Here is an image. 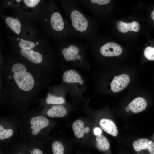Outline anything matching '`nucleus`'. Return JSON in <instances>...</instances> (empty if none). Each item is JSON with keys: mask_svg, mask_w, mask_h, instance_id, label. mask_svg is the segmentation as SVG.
<instances>
[{"mask_svg": "<svg viewBox=\"0 0 154 154\" xmlns=\"http://www.w3.org/2000/svg\"><path fill=\"white\" fill-rule=\"evenodd\" d=\"M15 80L19 88L25 91L31 90L33 88L34 81L32 74L28 72L15 73L13 75Z\"/></svg>", "mask_w": 154, "mask_h": 154, "instance_id": "obj_1", "label": "nucleus"}, {"mask_svg": "<svg viewBox=\"0 0 154 154\" xmlns=\"http://www.w3.org/2000/svg\"><path fill=\"white\" fill-rule=\"evenodd\" d=\"M71 18L73 26L77 31L82 32L85 31L88 27V21L83 15L78 10L72 11Z\"/></svg>", "mask_w": 154, "mask_h": 154, "instance_id": "obj_2", "label": "nucleus"}, {"mask_svg": "<svg viewBox=\"0 0 154 154\" xmlns=\"http://www.w3.org/2000/svg\"><path fill=\"white\" fill-rule=\"evenodd\" d=\"M101 54L103 56L108 57L117 56L120 55L122 49L118 44L113 42L107 43L100 49Z\"/></svg>", "mask_w": 154, "mask_h": 154, "instance_id": "obj_3", "label": "nucleus"}, {"mask_svg": "<svg viewBox=\"0 0 154 154\" xmlns=\"http://www.w3.org/2000/svg\"><path fill=\"white\" fill-rule=\"evenodd\" d=\"M130 78L126 74H122L115 77L111 83L112 90L116 93L121 91L128 85Z\"/></svg>", "mask_w": 154, "mask_h": 154, "instance_id": "obj_4", "label": "nucleus"}, {"mask_svg": "<svg viewBox=\"0 0 154 154\" xmlns=\"http://www.w3.org/2000/svg\"><path fill=\"white\" fill-rule=\"evenodd\" d=\"M30 123L32 125L31 128L33 129L32 133L33 135H36L39 133L42 129L48 125L49 121L48 119L43 116H37L31 118Z\"/></svg>", "mask_w": 154, "mask_h": 154, "instance_id": "obj_5", "label": "nucleus"}, {"mask_svg": "<svg viewBox=\"0 0 154 154\" xmlns=\"http://www.w3.org/2000/svg\"><path fill=\"white\" fill-rule=\"evenodd\" d=\"M99 125L102 129L109 134L114 137L117 135L118 131L117 126L111 120L102 119L100 121Z\"/></svg>", "mask_w": 154, "mask_h": 154, "instance_id": "obj_6", "label": "nucleus"}, {"mask_svg": "<svg viewBox=\"0 0 154 154\" xmlns=\"http://www.w3.org/2000/svg\"><path fill=\"white\" fill-rule=\"evenodd\" d=\"M116 26L118 31L123 33L132 31L137 32L140 29L139 24L135 21L131 23H127L119 20L117 22Z\"/></svg>", "mask_w": 154, "mask_h": 154, "instance_id": "obj_7", "label": "nucleus"}, {"mask_svg": "<svg viewBox=\"0 0 154 154\" xmlns=\"http://www.w3.org/2000/svg\"><path fill=\"white\" fill-rule=\"evenodd\" d=\"M21 54L28 60L35 64L41 63L42 60V57L39 53L31 49H21Z\"/></svg>", "mask_w": 154, "mask_h": 154, "instance_id": "obj_8", "label": "nucleus"}, {"mask_svg": "<svg viewBox=\"0 0 154 154\" xmlns=\"http://www.w3.org/2000/svg\"><path fill=\"white\" fill-rule=\"evenodd\" d=\"M147 105L146 102L143 98L138 97L133 100L128 105L131 111L134 113L144 110Z\"/></svg>", "mask_w": 154, "mask_h": 154, "instance_id": "obj_9", "label": "nucleus"}, {"mask_svg": "<svg viewBox=\"0 0 154 154\" xmlns=\"http://www.w3.org/2000/svg\"><path fill=\"white\" fill-rule=\"evenodd\" d=\"M63 80L67 83L77 82L82 85L84 83L81 76L74 70H67L64 73Z\"/></svg>", "mask_w": 154, "mask_h": 154, "instance_id": "obj_10", "label": "nucleus"}, {"mask_svg": "<svg viewBox=\"0 0 154 154\" xmlns=\"http://www.w3.org/2000/svg\"><path fill=\"white\" fill-rule=\"evenodd\" d=\"M51 25L55 31H60L64 27V22L60 14L58 12H55L52 15L50 19Z\"/></svg>", "mask_w": 154, "mask_h": 154, "instance_id": "obj_11", "label": "nucleus"}, {"mask_svg": "<svg viewBox=\"0 0 154 154\" xmlns=\"http://www.w3.org/2000/svg\"><path fill=\"white\" fill-rule=\"evenodd\" d=\"M79 51V48L74 45H70L68 48H65L62 50V53L65 60L70 61L74 60Z\"/></svg>", "mask_w": 154, "mask_h": 154, "instance_id": "obj_12", "label": "nucleus"}, {"mask_svg": "<svg viewBox=\"0 0 154 154\" xmlns=\"http://www.w3.org/2000/svg\"><path fill=\"white\" fill-rule=\"evenodd\" d=\"M66 114V109L61 105L54 106L47 112V115L50 117H62L65 116Z\"/></svg>", "mask_w": 154, "mask_h": 154, "instance_id": "obj_13", "label": "nucleus"}, {"mask_svg": "<svg viewBox=\"0 0 154 154\" xmlns=\"http://www.w3.org/2000/svg\"><path fill=\"white\" fill-rule=\"evenodd\" d=\"M72 128L74 134L78 138H81L84 136V124L81 120L78 119L73 123Z\"/></svg>", "mask_w": 154, "mask_h": 154, "instance_id": "obj_14", "label": "nucleus"}, {"mask_svg": "<svg viewBox=\"0 0 154 154\" xmlns=\"http://www.w3.org/2000/svg\"><path fill=\"white\" fill-rule=\"evenodd\" d=\"M5 22L8 26L16 34L19 35L21 31V24L17 19L8 17L5 19Z\"/></svg>", "mask_w": 154, "mask_h": 154, "instance_id": "obj_15", "label": "nucleus"}, {"mask_svg": "<svg viewBox=\"0 0 154 154\" xmlns=\"http://www.w3.org/2000/svg\"><path fill=\"white\" fill-rule=\"evenodd\" d=\"M96 146L97 148L101 151L108 150L110 148V143L106 138L101 135L96 138Z\"/></svg>", "mask_w": 154, "mask_h": 154, "instance_id": "obj_16", "label": "nucleus"}, {"mask_svg": "<svg viewBox=\"0 0 154 154\" xmlns=\"http://www.w3.org/2000/svg\"><path fill=\"white\" fill-rule=\"evenodd\" d=\"M48 97L46 102L48 104H60L65 103L64 98L61 97H56L51 95L50 93L47 94Z\"/></svg>", "mask_w": 154, "mask_h": 154, "instance_id": "obj_17", "label": "nucleus"}, {"mask_svg": "<svg viewBox=\"0 0 154 154\" xmlns=\"http://www.w3.org/2000/svg\"><path fill=\"white\" fill-rule=\"evenodd\" d=\"M52 147L53 154H64V147L60 141H54L52 144Z\"/></svg>", "mask_w": 154, "mask_h": 154, "instance_id": "obj_18", "label": "nucleus"}, {"mask_svg": "<svg viewBox=\"0 0 154 154\" xmlns=\"http://www.w3.org/2000/svg\"><path fill=\"white\" fill-rule=\"evenodd\" d=\"M13 131L11 129H5L1 125H0V139L3 140L5 138H8L12 136Z\"/></svg>", "mask_w": 154, "mask_h": 154, "instance_id": "obj_19", "label": "nucleus"}, {"mask_svg": "<svg viewBox=\"0 0 154 154\" xmlns=\"http://www.w3.org/2000/svg\"><path fill=\"white\" fill-rule=\"evenodd\" d=\"M19 43V46L21 49H31L35 45V43L29 41L21 39Z\"/></svg>", "mask_w": 154, "mask_h": 154, "instance_id": "obj_20", "label": "nucleus"}, {"mask_svg": "<svg viewBox=\"0 0 154 154\" xmlns=\"http://www.w3.org/2000/svg\"><path fill=\"white\" fill-rule=\"evenodd\" d=\"M12 72L15 73H20L26 72L27 69L23 64L17 63L14 64L12 68Z\"/></svg>", "mask_w": 154, "mask_h": 154, "instance_id": "obj_21", "label": "nucleus"}, {"mask_svg": "<svg viewBox=\"0 0 154 154\" xmlns=\"http://www.w3.org/2000/svg\"><path fill=\"white\" fill-rule=\"evenodd\" d=\"M144 54L148 60H154V48L150 46L147 47L144 51Z\"/></svg>", "mask_w": 154, "mask_h": 154, "instance_id": "obj_22", "label": "nucleus"}, {"mask_svg": "<svg viewBox=\"0 0 154 154\" xmlns=\"http://www.w3.org/2000/svg\"><path fill=\"white\" fill-rule=\"evenodd\" d=\"M38 0H24L23 1L25 5L29 7H33L37 5L40 2Z\"/></svg>", "mask_w": 154, "mask_h": 154, "instance_id": "obj_23", "label": "nucleus"}, {"mask_svg": "<svg viewBox=\"0 0 154 154\" xmlns=\"http://www.w3.org/2000/svg\"><path fill=\"white\" fill-rule=\"evenodd\" d=\"M146 149L148 150L150 154H154V142L149 141V144Z\"/></svg>", "mask_w": 154, "mask_h": 154, "instance_id": "obj_24", "label": "nucleus"}, {"mask_svg": "<svg viewBox=\"0 0 154 154\" xmlns=\"http://www.w3.org/2000/svg\"><path fill=\"white\" fill-rule=\"evenodd\" d=\"M110 0H91V1L93 3H96L99 5H103L109 3Z\"/></svg>", "mask_w": 154, "mask_h": 154, "instance_id": "obj_25", "label": "nucleus"}, {"mask_svg": "<svg viewBox=\"0 0 154 154\" xmlns=\"http://www.w3.org/2000/svg\"><path fill=\"white\" fill-rule=\"evenodd\" d=\"M94 131L95 135L97 137L101 135L102 133L101 129L98 127L95 128L94 130Z\"/></svg>", "mask_w": 154, "mask_h": 154, "instance_id": "obj_26", "label": "nucleus"}, {"mask_svg": "<svg viewBox=\"0 0 154 154\" xmlns=\"http://www.w3.org/2000/svg\"><path fill=\"white\" fill-rule=\"evenodd\" d=\"M33 154H43L41 150L38 149H35L33 151Z\"/></svg>", "mask_w": 154, "mask_h": 154, "instance_id": "obj_27", "label": "nucleus"}, {"mask_svg": "<svg viewBox=\"0 0 154 154\" xmlns=\"http://www.w3.org/2000/svg\"><path fill=\"white\" fill-rule=\"evenodd\" d=\"M89 131V129L88 127L84 128V133H88Z\"/></svg>", "mask_w": 154, "mask_h": 154, "instance_id": "obj_28", "label": "nucleus"}, {"mask_svg": "<svg viewBox=\"0 0 154 154\" xmlns=\"http://www.w3.org/2000/svg\"><path fill=\"white\" fill-rule=\"evenodd\" d=\"M151 17L153 20L154 21V10L151 13Z\"/></svg>", "mask_w": 154, "mask_h": 154, "instance_id": "obj_29", "label": "nucleus"}, {"mask_svg": "<svg viewBox=\"0 0 154 154\" xmlns=\"http://www.w3.org/2000/svg\"><path fill=\"white\" fill-rule=\"evenodd\" d=\"M130 109L128 106H127L125 108V110L127 112H129L130 110Z\"/></svg>", "mask_w": 154, "mask_h": 154, "instance_id": "obj_30", "label": "nucleus"}, {"mask_svg": "<svg viewBox=\"0 0 154 154\" xmlns=\"http://www.w3.org/2000/svg\"><path fill=\"white\" fill-rule=\"evenodd\" d=\"M30 153L31 154H33V151H30Z\"/></svg>", "mask_w": 154, "mask_h": 154, "instance_id": "obj_31", "label": "nucleus"}, {"mask_svg": "<svg viewBox=\"0 0 154 154\" xmlns=\"http://www.w3.org/2000/svg\"><path fill=\"white\" fill-rule=\"evenodd\" d=\"M21 0H16V1L17 2H19Z\"/></svg>", "mask_w": 154, "mask_h": 154, "instance_id": "obj_32", "label": "nucleus"}, {"mask_svg": "<svg viewBox=\"0 0 154 154\" xmlns=\"http://www.w3.org/2000/svg\"><path fill=\"white\" fill-rule=\"evenodd\" d=\"M38 44V42H37L36 43V44L37 45Z\"/></svg>", "mask_w": 154, "mask_h": 154, "instance_id": "obj_33", "label": "nucleus"}, {"mask_svg": "<svg viewBox=\"0 0 154 154\" xmlns=\"http://www.w3.org/2000/svg\"><path fill=\"white\" fill-rule=\"evenodd\" d=\"M18 154H21V153H18Z\"/></svg>", "mask_w": 154, "mask_h": 154, "instance_id": "obj_34", "label": "nucleus"}]
</instances>
